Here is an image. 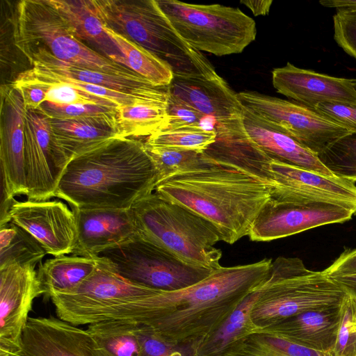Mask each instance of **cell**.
I'll list each match as a JSON object with an SVG mask.
<instances>
[{
	"label": "cell",
	"mask_w": 356,
	"mask_h": 356,
	"mask_svg": "<svg viewBox=\"0 0 356 356\" xmlns=\"http://www.w3.org/2000/svg\"><path fill=\"white\" fill-rule=\"evenodd\" d=\"M0 354L3 355V356H27L23 352V350L18 351V352H14V353H10V352H6V351L0 350Z\"/></svg>",
	"instance_id": "cell-48"
},
{
	"label": "cell",
	"mask_w": 356,
	"mask_h": 356,
	"mask_svg": "<svg viewBox=\"0 0 356 356\" xmlns=\"http://www.w3.org/2000/svg\"><path fill=\"white\" fill-rule=\"evenodd\" d=\"M71 208L76 224L72 255L95 258L103 250L138 235L130 209Z\"/></svg>",
	"instance_id": "cell-19"
},
{
	"label": "cell",
	"mask_w": 356,
	"mask_h": 356,
	"mask_svg": "<svg viewBox=\"0 0 356 356\" xmlns=\"http://www.w3.org/2000/svg\"><path fill=\"white\" fill-rule=\"evenodd\" d=\"M272 83L277 92L313 110L323 102L356 104L353 79L298 68L290 63L272 71Z\"/></svg>",
	"instance_id": "cell-18"
},
{
	"label": "cell",
	"mask_w": 356,
	"mask_h": 356,
	"mask_svg": "<svg viewBox=\"0 0 356 356\" xmlns=\"http://www.w3.org/2000/svg\"><path fill=\"white\" fill-rule=\"evenodd\" d=\"M319 3L327 8H356V0H321Z\"/></svg>",
	"instance_id": "cell-47"
},
{
	"label": "cell",
	"mask_w": 356,
	"mask_h": 356,
	"mask_svg": "<svg viewBox=\"0 0 356 356\" xmlns=\"http://www.w3.org/2000/svg\"><path fill=\"white\" fill-rule=\"evenodd\" d=\"M47 254L29 233L12 222L0 225V268L10 264L36 266Z\"/></svg>",
	"instance_id": "cell-32"
},
{
	"label": "cell",
	"mask_w": 356,
	"mask_h": 356,
	"mask_svg": "<svg viewBox=\"0 0 356 356\" xmlns=\"http://www.w3.org/2000/svg\"><path fill=\"white\" fill-rule=\"evenodd\" d=\"M103 26L123 56L118 63L137 73L153 86L165 87L171 83L174 74L166 63L142 46Z\"/></svg>",
	"instance_id": "cell-31"
},
{
	"label": "cell",
	"mask_w": 356,
	"mask_h": 356,
	"mask_svg": "<svg viewBox=\"0 0 356 356\" xmlns=\"http://www.w3.org/2000/svg\"><path fill=\"white\" fill-rule=\"evenodd\" d=\"M216 131L202 127H188L169 131H158L146 138V144L203 152L213 143Z\"/></svg>",
	"instance_id": "cell-35"
},
{
	"label": "cell",
	"mask_w": 356,
	"mask_h": 356,
	"mask_svg": "<svg viewBox=\"0 0 356 356\" xmlns=\"http://www.w3.org/2000/svg\"><path fill=\"white\" fill-rule=\"evenodd\" d=\"M271 199L277 204H330L356 216L355 183L329 177L272 157L269 163Z\"/></svg>",
	"instance_id": "cell-12"
},
{
	"label": "cell",
	"mask_w": 356,
	"mask_h": 356,
	"mask_svg": "<svg viewBox=\"0 0 356 356\" xmlns=\"http://www.w3.org/2000/svg\"><path fill=\"white\" fill-rule=\"evenodd\" d=\"M224 356H331L304 347L277 335L256 332L229 350Z\"/></svg>",
	"instance_id": "cell-33"
},
{
	"label": "cell",
	"mask_w": 356,
	"mask_h": 356,
	"mask_svg": "<svg viewBox=\"0 0 356 356\" xmlns=\"http://www.w3.org/2000/svg\"><path fill=\"white\" fill-rule=\"evenodd\" d=\"M241 3L247 6L255 16L267 15L273 3L272 0L260 1H241Z\"/></svg>",
	"instance_id": "cell-45"
},
{
	"label": "cell",
	"mask_w": 356,
	"mask_h": 356,
	"mask_svg": "<svg viewBox=\"0 0 356 356\" xmlns=\"http://www.w3.org/2000/svg\"><path fill=\"white\" fill-rule=\"evenodd\" d=\"M140 356H197L195 347L165 341L147 328L138 325Z\"/></svg>",
	"instance_id": "cell-40"
},
{
	"label": "cell",
	"mask_w": 356,
	"mask_h": 356,
	"mask_svg": "<svg viewBox=\"0 0 356 356\" xmlns=\"http://www.w3.org/2000/svg\"><path fill=\"white\" fill-rule=\"evenodd\" d=\"M318 156L334 175L356 182V133L338 140Z\"/></svg>",
	"instance_id": "cell-36"
},
{
	"label": "cell",
	"mask_w": 356,
	"mask_h": 356,
	"mask_svg": "<svg viewBox=\"0 0 356 356\" xmlns=\"http://www.w3.org/2000/svg\"><path fill=\"white\" fill-rule=\"evenodd\" d=\"M25 160L28 200H49L56 196L63 174L51 148L49 119L39 108L25 116Z\"/></svg>",
	"instance_id": "cell-17"
},
{
	"label": "cell",
	"mask_w": 356,
	"mask_h": 356,
	"mask_svg": "<svg viewBox=\"0 0 356 356\" xmlns=\"http://www.w3.org/2000/svg\"><path fill=\"white\" fill-rule=\"evenodd\" d=\"M324 271L330 277L356 273V248L344 250Z\"/></svg>",
	"instance_id": "cell-44"
},
{
	"label": "cell",
	"mask_w": 356,
	"mask_h": 356,
	"mask_svg": "<svg viewBox=\"0 0 356 356\" xmlns=\"http://www.w3.org/2000/svg\"><path fill=\"white\" fill-rule=\"evenodd\" d=\"M116 107L97 104H74L57 105L44 102L39 109L49 119H83L89 118H115Z\"/></svg>",
	"instance_id": "cell-39"
},
{
	"label": "cell",
	"mask_w": 356,
	"mask_h": 356,
	"mask_svg": "<svg viewBox=\"0 0 356 356\" xmlns=\"http://www.w3.org/2000/svg\"><path fill=\"white\" fill-rule=\"evenodd\" d=\"M49 1L69 22L81 41L95 47L103 56L118 63L123 56L106 33L91 0Z\"/></svg>",
	"instance_id": "cell-27"
},
{
	"label": "cell",
	"mask_w": 356,
	"mask_h": 356,
	"mask_svg": "<svg viewBox=\"0 0 356 356\" xmlns=\"http://www.w3.org/2000/svg\"><path fill=\"white\" fill-rule=\"evenodd\" d=\"M243 106L287 134L317 156L350 134L341 126L298 103L254 91L239 92Z\"/></svg>",
	"instance_id": "cell-11"
},
{
	"label": "cell",
	"mask_w": 356,
	"mask_h": 356,
	"mask_svg": "<svg viewBox=\"0 0 356 356\" xmlns=\"http://www.w3.org/2000/svg\"><path fill=\"white\" fill-rule=\"evenodd\" d=\"M353 84L355 89L356 90V79H353Z\"/></svg>",
	"instance_id": "cell-49"
},
{
	"label": "cell",
	"mask_w": 356,
	"mask_h": 356,
	"mask_svg": "<svg viewBox=\"0 0 356 356\" xmlns=\"http://www.w3.org/2000/svg\"><path fill=\"white\" fill-rule=\"evenodd\" d=\"M171 94L216 123L243 118L245 107L221 76H175L168 86Z\"/></svg>",
	"instance_id": "cell-22"
},
{
	"label": "cell",
	"mask_w": 356,
	"mask_h": 356,
	"mask_svg": "<svg viewBox=\"0 0 356 356\" xmlns=\"http://www.w3.org/2000/svg\"><path fill=\"white\" fill-rule=\"evenodd\" d=\"M271 259L221 266L188 287L162 291L101 312L97 321L128 320L162 339L195 347L216 331L267 277Z\"/></svg>",
	"instance_id": "cell-1"
},
{
	"label": "cell",
	"mask_w": 356,
	"mask_h": 356,
	"mask_svg": "<svg viewBox=\"0 0 356 356\" xmlns=\"http://www.w3.org/2000/svg\"><path fill=\"white\" fill-rule=\"evenodd\" d=\"M348 296L324 270H310L299 258L281 256L272 261L259 285L250 316L259 330L308 310L339 307Z\"/></svg>",
	"instance_id": "cell-5"
},
{
	"label": "cell",
	"mask_w": 356,
	"mask_h": 356,
	"mask_svg": "<svg viewBox=\"0 0 356 356\" xmlns=\"http://www.w3.org/2000/svg\"><path fill=\"white\" fill-rule=\"evenodd\" d=\"M314 110L346 129L350 134L356 133V104L323 102L318 104Z\"/></svg>",
	"instance_id": "cell-42"
},
{
	"label": "cell",
	"mask_w": 356,
	"mask_h": 356,
	"mask_svg": "<svg viewBox=\"0 0 356 356\" xmlns=\"http://www.w3.org/2000/svg\"><path fill=\"white\" fill-rule=\"evenodd\" d=\"M168 86L146 85L134 101L115 108L118 138L148 137L159 131L167 119Z\"/></svg>",
	"instance_id": "cell-24"
},
{
	"label": "cell",
	"mask_w": 356,
	"mask_h": 356,
	"mask_svg": "<svg viewBox=\"0 0 356 356\" xmlns=\"http://www.w3.org/2000/svg\"><path fill=\"white\" fill-rule=\"evenodd\" d=\"M179 35L199 51L217 56L241 53L257 35L254 20L238 8L156 0Z\"/></svg>",
	"instance_id": "cell-8"
},
{
	"label": "cell",
	"mask_w": 356,
	"mask_h": 356,
	"mask_svg": "<svg viewBox=\"0 0 356 356\" xmlns=\"http://www.w3.org/2000/svg\"><path fill=\"white\" fill-rule=\"evenodd\" d=\"M44 295L34 264L0 268V350H22V336L35 298Z\"/></svg>",
	"instance_id": "cell-14"
},
{
	"label": "cell",
	"mask_w": 356,
	"mask_h": 356,
	"mask_svg": "<svg viewBox=\"0 0 356 356\" xmlns=\"http://www.w3.org/2000/svg\"><path fill=\"white\" fill-rule=\"evenodd\" d=\"M97 262V257L65 254L47 259L38 271L44 296L50 298L54 294L74 290L94 272Z\"/></svg>",
	"instance_id": "cell-29"
},
{
	"label": "cell",
	"mask_w": 356,
	"mask_h": 356,
	"mask_svg": "<svg viewBox=\"0 0 356 356\" xmlns=\"http://www.w3.org/2000/svg\"><path fill=\"white\" fill-rule=\"evenodd\" d=\"M125 280L161 291L192 286L213 270L188 264L138 234L98 255Z\"/></svg>",
	"instance_id": "cell-9"
},
{
	"label": "cell",
	"mask_w": 356,
	"mask_h": 356,
	"mask_svg": "<svg viewBox=\"0 0 356 356\" xmlns=\"http://www.w3.org/2000/svg\"><path fill=\"white\" fill-rule=\"evenodd\" d=\"M95 356H140L138 325L128 320L106 319L88 325Z\"/></svg>",
	"instance_id": "cell-30"
},
{
	"label": "cell",
	"mask_w": 356,
	"mask_h": 356,
	"mask_svg": "<svg viewBox=\"0 0 356 356\" xmlns=\"http://www.w3.org/2000/svg\"><path fill=\"white\" fill-rule=\"evenodd\" d=\"M102 24L142 46L172 70L175 76L193 74L202 54L177 32L156 0H91Z\"/></svg>",
	"instance_id": "cell-6"
},
{
	"label": "cell",
	"mask_w": 356,
	"mask_h": 356,
	"mask_svg": "<svg viewBox=\"0 0 356 356\" xmlns=\"http://www.w3.org/2000/svg\"><path fill=\"white\" fill-rule=\"evenodd\" d=\"M353 212L330 205L277 204L270 200L254 220L248 236L252 241H270L298 233L350 220Z\"/></svg>",
	"instance_id": "cell-16"
},
{
	"label": "cell",
	"mask_w": 356,
	"mask_h": 356,
	"mask_svg": "<svg viewBox=\"0 0 356 356\" xmlns=\"http://www.w3.org/2000/svg\"><path fill=\"white\" fill-rule=\"evenodd\" d=\"M13 42L26 57L43 49L56 58L108 73L138 74L86 44L49 0H21L13 16Z\"/></svg>",
	"instance_id": "cell-7"
},
{
	"label": "cell",
	"mask_w": 356,
	"mask_h": 356,
	"mask_svg": "<svg viewBox=\"0 0 356 356\" xmlns=\"http://www.w3.org/2000/svg\"><path fill=\"white\" fill-rule=\"evenodd\" d=\"M22 348L27 356H95L86 330L54 316L29 317Z\"/></svg>",
	"instance_id": "cell-20"
},
{
	"label": "cell",
	"mask_w": 356,
	"mask_h": 356,
	"mask_svg": "<svg viewBox=\"0 0 356 356\" xmlns=\"http://www.w3.org/2000/svg\"><path fill=\"white\" fill-rule=\"evenodd\" d=\"M130 210L143 238L188 264L212 270L222 266V251L214 247L221 235L202 216L155 192L138 200Z\"/></svg>",
	"instance_id": "cell-4"
},
{
	"label": "cell",
	"mask_w": 356,
	"mask_h": 356,
	"mask_svg": "<svg viewBox=\"0 0 356 356\" xmlns=\"http://www.w3.org/2000/svg\"><path fill=\"white\" fill-rule=\"evenodd\" d=\"M341 318V307L308 310L257 330L273 334L310 349L330 352L333 348Z\"/></svg>",
	"instance_id": "cell-23"
},
{
	"label": "cell",
	"mask_w": 356,
	"mask_h": 356,
	"mask_svg": "<svg viewBox=\"0 0 356 356\" xmlns=\"http://www.w3.org/2000/svg\"><path fill=\"white\" fill-rule=\"evenodd\" d=\"M21 95L11 84L1 86L0 162L3 198L27 194L25 116Z\"/></svg>",
	"instance_id": "cell-15"
},
{
	"label": "cell",
	"mask_w": 356,
	"mask_h": 356,
	"mask_svg": "<svg viewBox=\"0 0 356 356\" xmlns=\"http://www.w3.org/2000/svg\"><path fill=\"white\" fill-rule=\"evenodd\" d=\"M161 292L125 280L98 257L95 270L81 284L50 298L58 318L80 325L90 324L104 311Z\"/></svg>",
	"instance_id": "cell-10"
},
{
	"label": "cell",
	"mask_w": 356,
	"mask_h": 356,
	"mask_svg": "<svg viewBox=\"0 0 356 356\" xmlns=\"http://www.w3.org/2000/svg\"><path fill=\"white\" fill-rule=\"evenodd\" d=\"M331 356H356V298L348 293L341 306V318Z\"/></svg>",
	"instance_id": "cell-38"
},
{
	"label": "cell",
	"mask_w": 356,
	"mask_h": 356,
	"mask_svg": "<svg viewBox=\"0 0 356 356\" xmlns=\"http://www.w3.org/2000/svg\"><path fill=\"white\" fill-rule=\"evenodd\" d=\"M259 286L238 305L216 331L195 346L197 356H224L241 341L257 332V327L252 323L250 314L259 296Z\"/></svg>",
	"instance_id": "cell-28"
},
{
	"label": "cell",
	"mask_w": 356,
	"mask_h": 356,
	"mask_svg": "<svg viewBox=\"0 0 356 356\" xmlns=\"http://www.w3.org/2000/svg\"><path fill=\"white\" fill-rule=\"evenodd\" d=\"M26 58L31 66L39 65L65 77L120 92L131 93L143 86L152 85L139 74L124 75L92 70L59 60L43 49L35 50Z\"/></svg>",
	"instance_id": "cell-26"
},
{
	"label": "cell",
	"mask_w": 356,
	"mask_h": 356,
	"mask_svg": "<svg viewBox=\"0 0 356 356\" xmlns=\"http://www.w3.org/2000/svg\"><path fill=\"white\" fill-rule=\"evenodd\" d=\"M0 356H3V355L0 354Z\"/></svg>",
	"instance_id": "cell-50"
},
{
	"label": "cell",
	"mask_w": 356,
	"mask_h": 356,
	"mask_svg": "<svg viewBox=\"0 0 356 356\" xmlns=\"http://www.w3.org/2000/svg\"><path fill=\"white\" fill-rule=\"evenodd\" d=\"M333 22L336 42L356 59V8H337Z\"/></svg>",
	"instance_id": "cell-41"
},
{
	"label": "cell",
	"mask_w": 356,
	"mask_h": 356,
	"mask_svg": "<svg viewBox=\"0 0 356 356\" xmlns=\"http://www.w3.org/2000/svg\"><path fill=\"white\" fill-rule=\"evenodd\" d=\"M144 145L156 168V184L175 174L197 169L208 163L203 152L154 146L145 143Z\"/></svg>",
	"instance_id": "cell-34"
},
{
	"label": "cell",
	"mask_w": 356,
	"mask_h": 356,
	"mask_svg": "<svg viewBox=\"0 0 356 356\" xmlns=\"http://www.w3.org/2000/svg\"><path fill=\"white\" fill-rule=\"evenodd\" d=\"M216 124L215 119L204 115L169 91L167 119L159 131L188 127H202L213 130L216 129Z\"/></svg>",
	"instance_id": "cell-37"
},
{
	"label": "cell",
	"mask_w": 356,
	"mask_h": 356,
	"mask_svg": "<svg viewBox=\"0 0 356 356\" xmlns=\"http://www.w3.org/2000/svg\"><path fill=\"white\" fill-rule=\"evenodd\" d=\"M12 86L21 95L24 108L27 110L38 109L46 102L45 90L34 84H13Z\"/></svg>",
	"instance_id": "cell-43"
},
{
	"label": "cell",
	"mask_w": 356,
	"mask_h": 356,
	"mask_svg": "<svg viewBox=\"0 0 356 356\" xmlns=\"http://www.w3.org/2000/svg\"><path fill=\"white\" fill-rule=\"evenodd\" d=\"M49 124L51 148L63 172L75 157L118 138L115 118L49 119Z\"/></svg>",
	"instance_id": "cell-21"
},
{
	"label": "cell",
	"mask_w": 356,
	"mask_h": 356,
	"mask_svg": "<svg viewBox=\"0 0 356 356\" xmlns=\"http://www.w3.org/2000/svg\"><path fill=\"white\" fill-rule=\"evenodd\" d=\"M350 295L356 298V273L331 277Z\"/></svg>",
	"instance_id": "cell-46"
},
{
	"label": "cell",
	"mask_w": 356,
	"mask_h": 356,
	"mask_svg": "<svg viewBox=\"0 0 356 356\" xmlns=\"http://www.w3.org/2000/svg\"><path fill=\"white\" fill-rule=\"evenodd\" d=\"M156 181L144 142L115 138L71 160L55 197L78 209H129L154 191Z\"/></svg>",
	"instance_id": "cell-3"
},
{
	"label": "cell",
	"mask_w": 356,
	"mask_h": 356,
	"mask_svg": "<svg viewBox=\"0 0 356 356\" xmlns=\"http://www.w3.org/2000/svg\"><path fill=\"white\" fill-rule=\"evenodd\" d=\"M12 222L22 227L54 257L72 254L76 235L74 213L59 200H14L0 225Z\"/></svg>",
	"instance_id": "cell-13"
},
{
	"label": "cell",
	"mask_w": 356,
	"mask_h": 356,
	"mask_svg": "<svg viewBox=\"0 0 356 356\" xmlns=\"http://www.w3.org/2000/svg\"><path fill=\"white\" fill-rule=\"evenodd\" d=\"M207 158L203 167L159 181L154 192L202 216L216 227L222 241L233 244L249 235L271 199V188L249 172Z\"/></svg>",
	"instance_id": "cell-2"
},
{
	"label": "cell",
	"mask_w": 356,
	"mask_h": 356,
	"mask_svg": "<svg viewBox=\"0 0 356 356\" xmlns=\"http://www.w3.org/2000/svg\"><path fill=\"white\" fill-rule=\"evenodd\" d=\"M243 124L250 138L271 157L325 176H336L316 154L245 108Z\"/></svg>",
	"instance_id": "cell-25"
}]
</instances>
